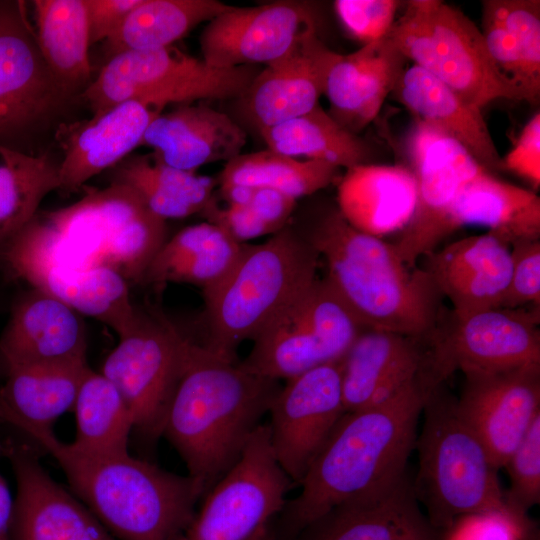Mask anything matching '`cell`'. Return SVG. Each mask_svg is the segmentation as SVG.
<instances>
[{"label": "cell", "instance_id": "30", "mask_svg": "<svg viewBox=\"0 0 540 540\" xmlns=\"http://www.w3.org/2000/svg\"><path fill=\"white\" fill-rule=\"evenodd\" d=\"M466 225L486 227L510 247L540 240V198L483 170L460 188L449 212L450 234Z\"/></svg>", "mask_w": 540, "mask_h": 540}, {"label": "cell", "instance_id": "4", "mask_svg": "<svg viewBox=\"0 0 540 540\" xmlns=\"http://www.w3.org/2000/svg\"><path fill=\"white\" fill-rule=\"evenodd\" d=\"M23 433L63 470L72 491L118 540H176L193 519L202 486L129 452L90 456L60 441L53 429Z\"/></svg>", "mask_w": 540, "mask_h": 540}, {"label": "cell", "instance_id": "20", "mask_svg": "<svg viewBox=\"0 0 540 540\" xmlns=\"http://www.w3.org/2000/svg\"><path fill=\"white\" fill-rule=\"evenodd\" d=\"M338 55L317 32L309 34L260 69L239 98L245 117L260 131L312 110L324 95L328 72Z\"/></svg>", "mask_w": 540, "mask_h": 540}, {"label": "cell", "instance_id": "31", "mask_svg": "<svg viewBox=\"0 0 540 540\" xmlns=\"http://www.w3.org/2000/svg\"><path fill=\"white\" fill-rule=\"evenodd\" d=\"M244 244L234 241L207 221L187 226L165 241L148 267L143 282L155 285L187 283L199 287L203 294L224 280Z\"/></svg>", "mask_w": 540, "mask_h": 540}, {"label": "cell", "instance_id": "46", "mask_svg": "<svg viewBox=\"0 0 540 540\" xmlns=\"http://www.w3.org/2000/svg\"><path fill=\"white\" fill-rule=\"evenodd\" d=\"M502 170L510 171L537 189L540 186V113L525 124L513 148L501 159Z\"/></svg>", "mask_w": 540, "mask_h": 540}, {"label": "cell", "instance_id": "41", "mask_svg": "<svg viewBox=\"0 0 540 540\" xmlns=\"http://www.w3.org/2000/svg\"><path fill=\"white\" fill-rule=\"evenodd\" d=\"M513 35L519 49L526 102L537 104L540 97V1L485 0Z\"/></svg>", "mask_w": 540, "mask_h": 540}, {"label": "cell", "instance_id": "5", "mask_svg": "<svg viewBox=\"0 0 540 540\" xmlns=\"http://www.w3.org/2000/svg\"><path fill=\"white\" fill-rule=\"evenodd\" d=\"M319 255L288 224L260 244L243 245L235 265L203 293L210 350L235 360V350L256 335L317 278Z\"/></svg>", "mask_w": 540, "mask_h": 540}, {"label": "cell", "instance_id": "23", "mask_svg": "<svg viewBox=\"0 0 540 540\" xmlns=\"http://www.w3.org/2000/svg\"><path fill=\"white\" fill-rule=\"evenodd\" d=\"M425 338L363 330L341 360L345 413L380 405L415 381Z\"/></svg>", "mask_w": 540, "mask_h": 540}, {"label": "cell", "instance_id": "44", "mask_svg": "<svg viewBox=\"0 0 540 540\" xmlns=\"http://www.w3.org/2000/svg\"><path fill=\"white\" fill-rule=\"evenodd\" d=\"M400 3L397 0H336L334 8L349 35L365 45L388 35Z\"/></svg>", "mask_w": 540, "mask_h": 540}, {"label": "cell", "instance_id": "47", "mask_svg": "<svg viewBox=\"0 0 540 540\" xmlns=\"http://www.w3.org/2000/svg\"><path fill=\"white\" fill-rule=\"evenodd\" d=\"M141 0H85L90 45L112 37Z\"/></svg>", "mask_w": 540, "mask_h": 540}, {"label": "cell", "instance_id": "10", "mask_svg": "<svg viewBox=\"0 0 540 540\" xmlns=\"http://www.w3.org/2000/svg\"><path fill=\"white\" fill-rule=\"evenodd\" d=\"M119 338L100 373L121 394L134 429L157 439L163 434L190 340L162 315L138 309L134 323Z\"/></svg>", "mask_w": 540, "mask_h": 540}, {"label": "cell", "instance_id": "18", "mask_svg": "<svg viewBox=\"0 0 540 540\" xmlns=\"http://www.w3.org/2000/svg\"><path fill=\"white\" fill-rule=\"evenodd\" d=\"M3 452L16 480L11 540H118L46 472L34 449L8 441Z\"/></svg>", "mask_w": 540, "mask_h": 540}, {"label": "cell", "instance_id": "6", "mask_svg": "<svg viewBox=\"0 0 540 540\" xmlns=\"http://www.w3.org/2000/svg\"><path fill=\"white\" fill-rule=\"evenodd\" d=\"M422 413L415 442L419 465L412 488L435 529L442 533L461 516L489 510L528 515L507 504L498 469L459 415L456 399L440 386L426 398Z\"/></svg>", "mask_w": 540, "mask_h": 540}, {"label": "cell", "instance_id": "45", "mask_svg": "<svg viewBox=\"0 0 540 540\" xmlns=\"http://www.w3.org/2000/svg\"><path fill=\"white\" fill-rule=\"evenodd\" d=\"M512 268L501 308L518 309L540 304V240L511 246Z\"/></svg>", "mask_w": 540, "mask_h": 540}, {"label": "cell", "instance_id": "48", "mask_svg": "<svg viewBox=\"0 0 540 540\" xmlns=\"http://www.w3.org/2000/svg\"><path fill=\"white\" fill-rule=\"evenodd\" d=\"M14 498L5 478L0 474V540H11Z\"/></svg>", "mask_w": 540, "mask_h": 540}, {"label": "cell", "instance_id": "38", "mask_svg": "<svg viewBox=\"0 0 540 540\" xmlns=\"http://www.w3.org/2000/svg\"><path fill=\"white\" fill-rule=\"evenodd\" d=\"M60 189L58 164L0 145V255L37 213L42 200Z\"/></svg>", "mask_w": 540, "mask_h": 540}, {"label": "cell", "instance_id": "49", "mask_svg": "<svg viewBox=\"0 0 540 540\" xmlns=\"http://www.w3.org/2000/svg\"><path fill=\"white\" fill-rule=\"evenodd\" d=\"M252 540H278L275 534L270 529V526H267L261 530Z\"/></svg>", "mask_w": 540, "mask_h": 540}, {"label": "cell", "instance_id": "7", "mask_svg": "<svg viewBox=\"0 0 540 540\" xmlns=\"http://www.w3.org/2000/svg\"><path fill=\"white\" fill-rule=\"evenodd\" d=\"M407 60L480 110L498 99L526 101L521 87L491 58L480 28L439 0H411L387 35Z\"/></svg>", "mask_w": 540, "mask_h": 540}, {"label": "cell", "instance_id": "27", "mask_svg": "<svg viewBox=\"0 0 540 540\" xmlns=\"http://www.w3.org/2000/svg\"><path fill=\"white\" fill-rule=\"evenodd\" d=\"M416 206V182L407 165H357L337 186V209L358 231L383 239L400 233Z\"/></svg>", "mask_w": 540, "mask_h": 540}, {"label": "cell", "instance_id": "8", "mask_svg": "<svg viewBox=\"0 0 540 540\" xmlns=\"http://www.w3.org/2000/svg\"><path fill=\"white\" fill-rule=\"evenodd\" d=\"M256 66L217 68L176 47L113 55L82 97L93 114L129 100L164 109L170 103L239 99L259 73Z\"/></svg>", "mask_w": 540, "mask_h": 540}, {"label": "cell", "instance_id": "32", "mask_svg": "<svg viewBox=\"0 0 540 540\" xmlns=\"http://www.w3.org/2000/svg\"><path fill=\"white\" fill-rule=\"evenodd\" d=\"M300 295L253 339L249 355L240 363L245 369L279 381L289 380L319 365L338 361L333 358L305 316L299 304Z\"/></svg>", "mask_w": 540, "mask_h": 540}, {"label": "cell", "instance_id": "33", "mask_svg": "<svg viewBox=\"0 0 540 540\" xmlns=\"http://www.w3.org/2000/svg\"><path fill=\"white\" fill-rule=\"evenodd\" d=\"M32 3L37 44L49 70L67 95L86 88L91 80V64L85 0Z\"/></svg>", "mask_w": 540, "mask_h": 540}, {"label": "cell", "instance_id": "43", "mask_svg": "<svg viewBox=\"0 0 540 540\" xmlns=\"http://www.w3.org/2000/svg\"><path fill=\"white\" fill-rule=\"evenodd\" d=\"M441 540H539V532L528 515L489 510L457 518Z\"/></svg>", "mask_w": 540, "mask_h": 540}, {"label": "cell", "instance_id": "35", "mask_svg": "<svg viewBox=\"0 0 540 540\" xmlns=\"http://www.w3.org/2000/svg\"><path fill=\"white\" fill-rule=\"evenodd\" d=\"M268 149L345 169L369 164L373 147L341 127L320 104L309 112L259 131Z\"/></svg>", "mask_w": 540, "mask_h": 540}, {"label": "cell", "instance_id": "2", "mask_svg": "<svg viewBox=\"0 0 540 540\" xmlns=\"http://www.w3.org/2000/svg\"><path fill=\"white\" fill-rule=\"evenodd\" d=\"M428 396L416 378L380 405L344 413L306 470L301 492L281 511L286 535L298 536L336 505L406 474Z\"/></svg>", "mask_w": 540, "mask_h": 540}, {"label": "cell", "instance_id": "50", "mask_svg": "<svg viewBox=\"0 0 540 540\" xmlns=\"http://www.w3.org/2000/svg\"><path fill=\"white\" fill-rule=\"evenodd\" d=\"M3 451V446L0 443V453Z\"/></svg>", "mask_w": 540, "mask_h": 540}, {"label": "cell", "instance_id": "24", "mask_svg": "<svg viewBox=\"0 0 540 540\" xmlns=\"http://www.w3.org/2000/svg\"><path fill=\"white\" fill-rule=\"evenodd\" d=\"M87 335L79 313L32 288L13 303L0 338L4 370L44 362L86 359Z\"/></svg>", "mask_w": 540, "mask_h": 540}, {"label": "cell", "instance_id": "17", "mask_svg": "<svg viewBox=\"0 0 540 540\" xmlns=\"http://www.w3.org/2000/svg\"><path fill=\"white\" fill-rule=\"evenodd\" d=\"M67 96L40 52L23 2H0V135L27 129Z\"/></svg>", "mask_w": 540, "mask_h": 540}, {"label": "cell", "instance_id": "19", "mask_svg": "<svg viewBox=\"0 0 540 540\" xmlns=\"http://www.w3.org/2000/svg\"><path fill=\"white\" fill-rule=\"evenodd\" d=\"M301 540H441L417 501L408 472L344 501L308 525Z\"/></svg>", "mask_w": 540, "mask_h": 540}, {"label": "cell", "instance_id": "9", "mask_svg": "<svg viewBox=\"0 0 540 540\" xmlns=\"http://www.w3.org/2000/svg\"><path fill=\"white\" fill-rule=\"evenodd\" d=\"M539 308L452 314L425 338L417 376L431 394L455 371H500L540 365Z\"/></svg>", "mask_w": 540, "mask_h": 540}, {"label": "cell", "instance_id": "40", "mask_svg": "<svg viewBox=\"0 0 540 540\" xmlns=\"http://www.w3.org/2000/svg\"><path fill=\"white\" fill-rule=\"evenodd\" d=\"M166 240V220L145 209L111 236L102 266L114 269L127 281L143 282L148 267Z\"/></svg>", "mask_w": 540, "mask_h": 540}, {"label": "cell", "instance_id": "29", "mask_svg": "<svg viewBox=\"0 0 540 540\" xmlns=\"http://www.w3.org/2000/svg\"><path fill=\"white\" fill-rule=\"evenodd\" d=\"M90 370L86 359L34 363L5 370L0 387V419L20 431L53 429L73 410L80 385Z\"/></svg>", "mask_w": 540, "mask_h": 540}, {"label": "cell", "instance_id": "36", "mask_svg": "<svg viewBox=\"0 0 540 540\" xmlns=\"http://www.w3.org/2000/svg\"><path fill=\"white\" fill-rule=\"evenodd\" d=\"M231 7L217 0H141L106 40L109 58L124 51L172 46L194 27Z\"/></svg>", "mask_w": 540, "mask_h": 540}, {"label": "cell", "instance_id": "14", "mask_svg": "<svg viewBox=\"0 0 540 540\" xmlns=\"http://www.w3.org/2000/svg\"><path fill=\"white\" fill-rule=\"evenodd\" d=\"M341 360L286 380L272 401L268 412L270 441L279 465L292 482H301L345 413Z\"/></svg>", "mask_w": 540, "mask_h": 540}, {"label": "cell", "instance_id": "28", "mask_svg": "<svg viewBox=\"0 0 540 540\" xmlns=\"http://www.w3.org/2000/svg\"><path fill=\"white\" fill-rule=\"evenodd\" d=\"M393 93L416 118L459 143L489 172L502 170L497 147L480 109L424 69L412 64Z\"/></svg>", "mask_w": 540, "mask_h": 540}, {"label": "cell", "instance_id": "15", "mask_svg": "<svg viewBox=\"0 0 540 540\" xmlns=\"http://www.w3.org/2000/svg\"><path fill=\"white\" fill-rule=\"evenodd\" d=\"M313 32H317V24L309 3L231 6L207 22L200 48L203 60L217 68L268 65Z\"/></svg>", "mask_w": 540, "mask_h": 540}, {"label": "cell", "instance_id": "13", "mask_svg": "<svg viewBox=\"0 0 540 540\" xmlns=\"http://www.w3.org/2000/svg\"><path fill=\"white\" fill-rule=\"evenodd\" d=\"M0 259L32 288L103 322L119 336L136 319L127 280L117 271L108 266L78 268L66 264L26 226L7 244Z\"/></svg>", "mask_w": 540, "mask_h": 540}, {"label": "cell", "instance_id": "42", "mask_svg": "<svg viewBox=\"0 0 540 540\" xmlns=\"http://www.w3.org/2000/svg\"><path fill=\"white\" fill-rule=\"evenodd\" d=\"M504 467L510 478V487L505 491L507 504L520 513L528 514V510L540 502V415Z\"/></svg>", "mask_w": 540, "mask_h": 540}, {"label": "cell", "instance_id": "11", "mask_svg": "<svg viewBox=\"0 0 540 540\" xmlns=\"http://www.w3.org/2000/svg\"><path fill=\"white\" fill-rule=\"evenodd\" d=\"M292 483L261 424L176 540H252L283 510Z\"/></svg>", "mask_w": 540, "mask_h": 540}, {"label": "cell", "instance_id": "12", "mask_svg": "<svg viewBox=\"0 0 540 540\" xmlns=\"http://www.w3.org/2000/svg\"><path fill=\"white\" fill-rule=\"evenodd\" d=\"M404 149L416 182V206L392 244L400 258L415 267L450 234L448 216L460 188L486 169L455 140L418 120L406 136Z\"/></svg>", "mask_w": 540, "mask_h": 540}, {"label": "cell", "instance_id": "25", "mask_svg": "<svg viewBox=\"0 0 540 540\" xmlns=\"http://www.w3.org/2000/svg\"><path fill=\"white\" fill-rule=\"evenodd\" d=\"M407 61L388 36L352 53L339 54L326 78L328 114L341 127L358 135L378 116Z\"/></svg>", "mask_w": 540, "mask_h": 540}, {"label": "cell", "instance_id": "39", "mask_svg": "<svg viewBox=\"0 0 540 540\" xmlns=\"http://www.w3.org/2000/svg\"><path fill=\"white\" fill-rule=\"evenodd\" d=\"M339 171L324 161L299 160L266 149L226 162L219 183L268 188L298 200L329 186L339 178Z\"/></svg>", "mask_w": 540, "mask_h": 540}, {"label": "cell", "instance_id": "37", "mask_svg": "<svg viewBox=\"0 0 540 540\" xmlns=\"http://www.w3.org/2000/svg\"><path fill=\"white\" fill-rule=\"evenodd\" d=\"M72 411L76 434L68 444L73 450L90 456L128 453L133 417L117 388L103 374L91 369L87 372Z\"/></svg>", "mask_w": 540, "mask_h": 540}, {"label": "cell", "instance_id": "3", "mask_svg": "<svg viewBox=\"0 0 540 540\" xmlns=\"http://www.w3.org/2000/svg\"><path fill=\"white\" fill-rule=\"evenodd\" d=\"M298 231L323 258L324 277L366 329L427 337L442 321V295L425 269L394 245L352 227L337 208Z\"/></svg>", "mask_w": 540, "mask_h": 540}, {"label": "cell", "instance_id": "22", "mask_svg": "<svg viewBox=\"0 0 540 540\" xmlns=\"http://www.w3.org/2000/svg\"><path fill=\"white\" fill-rule=\"evenodd\" d=\"M424 268L456 316L501 308L512 268L511 247L490 232L453 241L426 256Z\"/></svg>", "mask_w": 540, "mask_h": 540}, {"label": "cell", "instance_id": "26", "mask_svg": "<svg viewBox=\"0 0 540 540\" xmlns=\"http://www.w3.org/2000/svg\"><path fill=\"white\" fill-rule=\"evenodd\" d=\"M246 142L245 130L229 115L198 104L159 114L141 145L151 147L161 162L196 173L204 165L240 155Z\"/></svg>", "mask_w": 540, "mask_h": 540}, {"label": "cell", "instance_id": "16", "mask_svg": "<svg viewBox=\"0 0 540 540\" xmlns=\"http://www.w3.org/2000/svg\"><path fill=\"white\" fill-rule=\"evenodd\" d=\"M464 376L457 411L499 470L540 415V365Z\"/></svg>", "mask_w": 540, "mask_h": 540}, {"label": "cell", "instance_id": "1", "mask_svg": "<svg viewBox=\"0 0 540 540\" xmlns=\"http://www.w3.org/2000/svg\"><path fill=\"white\" fill-rule=\"evenodd\" d=\"M280 387L190 340L162 435L205 493L238 460Z\"/></svg>", "mask_w": 540, "mask_h": 540}, {"label": "cell", "instance_id": "21", "mask_svg": "<svg viewBox=\"0 0 540 540\" xmlns=\"http://www.w3.org/2000/svg\"><path fill=\"white\" fill-rule=\"evenodd\" d=\"M162 110L152 103L129 100L58 132L64 154L58 164L59 190L76 192L90 178L119 164L141 145L145 131Z\"/></svg>", "mask_w": 540, "mask_h": 540}, {"label": "cell", "instance_id": "34", "mask_svg": "<svg viewBox=\"0 0 540 540\" xmlns=\"http://www.w3.org/2000/svg\"><path fill=\"white\" fill-rule=\"evenodd\" d=\"M113 168L111 182L135 190L146 207L164 220L200 213L214 196L213 178L169 166L153 153L127 156Z\"/></svg>", "mask_w": 540, "mask_h": 540}]
</instances>
